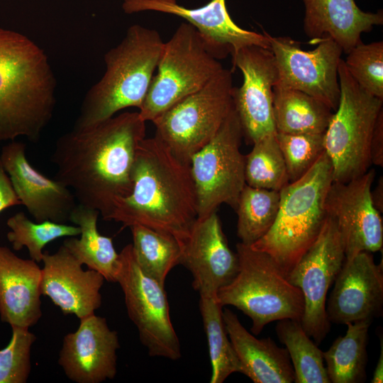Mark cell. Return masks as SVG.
<instances>
[{
  "label": "cell",
  "instance_id": "cell-17",
  "mask_svg": "<svg viewBox=\"0 0 383 383\" xmlns=\"http://www.w3.org/2000/svg\"><path fill=\"white\" fill-rule=\"evenodd\" d=\"M26 150L23 143L13 140L5 145L0 153V161L21 205L37 222L66 223L77 204L74 194L60 182L47 177L33 167Z\"/></svg>",
  "mask_w": 383,
  "mask_h": 383
},
{
  "label": "cell",
  "instance_id": "cell-3",
  "mask_svg": "<svg viewBox=\"0 0 383 383\" xmlns=\"http://www.w3.org/2000/svg\"><path fill=\"white\" fill-rule=\"evenodd\" d=\"M56 81L44 50L27 36L0 28V142L37 143L50 122Z\"/></svg>",
  "mask_w": 383,
  "mask_h": 383
},
{
  "label": "cell",
  "instance_id": "cell-23",
  "mask_svg": "<svg viewBox=\"0 0 383 383\" xmlns=\"http://www.w3.org/2000/svg\"><path fill=\"white\" fill-rule=\"evenodd\" d=\"M304 30L311 43L326 38L334 40L348 54L362 42L361 35L383 24L382 10L365 12L355 0H303Z\"/></svg>",
  "mask_w": 383,
  "mask_h": 383
},
{
  "label": "cell",
  "instance_id": "cell-9",
  "mask_svg": "<svg viewBox=\"0 0 383 383\" xmlns=\"http://www.w3.org/2000/svg\"><path fill=\"white\" fill-rule=\"evenodd\" d=\"M233 75L224 67L199 90L182 99L152 122L157 138L182 162L216 135L233 106Z\"/></svg>",
  "mask_w": 383,
  "mask_h": 383
},
{
  "label": "cell",
  "instance_id": "cell-37",
  "mask_svg": "<svg viewBox=\"0 0 383 383\" xmlns=\"http://www.w3.org/2000/svg\"><path fill=\"white\" fill-rule=\"evenodd\" d=\"M371 162L383 165V110L379 113L373 130L370 143Z\"/></svg>",
  "mask_w": 383,
  "mask_h": 383
},
{
  "label": "cell",
  "instance_id": "cell-4",
  "mask_svg": "<svg viewBox=\"0 0 383 383\" xmlns=\"http://www.w3.org/2000/svg\"><path fill=\"white\" fill-rule=\"evenodd\" d=\"M163 41L159 33L140 25L128 28L123 40L104 55L106 70L86 94L73 128L96 125L128 107H141Z\"/></svg>",
  "mask_w": 383,
  "mask_h": 383
},
{
  "label": "cell",
  "instance_id": "cell-27",
  "mask_svg": "<svg viewBox=\"0 0 383 383\" xmlns=\"http://www.w3.org/2000/svg\"><path fill=\"white\" fill-rule=\"evenodd\" d=\"M372 321L348 323L343 336L338 337L323 352L326 371L332 383H359L366 379L367 345Z\"/></svg>",
  "mask_w": 383,
  "mask_h": 383
},
{
  "label": "cell",
  "instance_id": "cell-5",
  "mask_svg": "<svg viewBox=\"0 0 383 383\" xmlns=\"http://www.w3.org/2000/svg\"><path fill=\"white\" fill-rule=\"evenodd\" d=\"M332 182V165L324 152L303 177L279 191L273 225L250 245L270 255L287 277L322 229L327 218L326 198Z\"/></svg>",
  "mask_w": 383,
  "mask_h": 383
},
{
  "label": "cell",
  "instance_id": "cell-12",
  "mask_svg": "<svg viewBox=\"0 0 383 383\" xmlns=\"http://www.w3.org/2000/svg\"><path fill=\"white\" fill-rule=\"evenodd\" d=\"M344 260L341 235L334 219L327 215L317 238L287 277L303 294L304 312L300 323L317 345L330 331L326 296Z\"/></svg>",
  "mask_w": 383,
  "mask_h": 383
},
{
  "label": "cell",
  "instance_id": "cell-26",
  "mask_svg": "<svg viewBox=\"0 0 383 383\" xmlns=\"http://www.w3.org/2000/svg\"><path fill=\"white\" fill-rule=\"evenodd\" d=\"M276 133H323L332 110L320 100L299 90L276 84L272 90Z\"/></svg>",
  "mask_w": 383,
  "mask_h": 383
},
{
  "label": "cell",
  "instance_id": "cell-10",
  "mask_svg": "<svg viewBox=\"0 0 383 383\" xmlns=\"http://www.w3.org/2000/svg\"><path fill=\"white\" fill-rule=\"evenodd\" d=\"M243 136L234 106L213 138L190 162L197 200V218L216 212L226 204L235 210L245 184V155L240 150Z\"/></svg>",
  "mask_w": 383,
  "mask_h": 383
},
{
  "label": "cell",
  "instance_id": "cell-30",
  "mask_svg": "<svg viewBox=\"0 0 383 383\" xmlns=\"http://www.w3.org/2000/svg\"><path fill=\"white\" fill-rule=\"evenodd\" d=\"M275 330L289 353L296 376L294 382L331 383L323 352L306 333L300 321L279 320Z\"/></svg>",
  "mask_w": 383,
  "mask_h": 383
},
{
  "label": "cell",
  "instance_id": "cell-7",
  "mask_svg": "<svg viewBox=\"0 0 383 383\" xmlns=\"http://www.w3.org/2000/svg\"><path fill=\"white\" fill-rule=\"evenodd\" d=\"M340 99L324 133V148L333 170V182H347L369 170L370 143L383 99L362 89L344 60L338 69Z\"/></svg>",
  "mask_w": 383,
  "mask_h": 383
},
{
  "label": "cell",
  "instance_id": "cell-8",
  "mask_svg": "<svg viewBox=\"0 0 383 383\" xmlns=\"http://www.w3.org/2000/svg\"><path fill=\"white\" fill-rule=\"evenodd\" d=\"M223 67L209 51L196 28L182 23L164 43L144 101L141 118L152 121L186 96L199 90Z\"/></svg>",
  "mask_w": 383,
  "mask_h": 383
},
{
  "label": "cell",
  "instance_id": "cell-34",
  "mask_svg": "<svg viewBox=\"0 0 383 383\" xmlns=\"http://www.w3.org/2000/svg\"><path fill=\"white\" fill-rule=\"evenodd\" d=\"M345 66L357 84L383 99V42H360L347 54Z\"/></svg>",
  "mask_w": 383,
  "mask_h": 383
},
{
  "label": "cell",
  "instance_id": "cell-24",
  "mask_svg": "<svg viewBox=\"0 0 383 383\" xmlns=\"http://www.w3.org/2000/svg\"><path fill=\"white\" fill-rule=\"evenodd\" d=\"M225 327L242 367L254 383H292L295 372L286 348L270 338L258 339L241 324L229 309L223 311Z\"/></svg>",
  "mask_w": 383,
  "mask_h": 383
},
{
  "label": "cell",
  "instance_id": "cell-36",
  "mask_svg": "<svg viewBox=\"0 0 383 383\" xmlns=\"http://www.w3.org/2000/svg\"><path fill=\"white\" fill-rule=\"evenodd\" d=\"M11 328L9 343L0 350V383H26L31 370L30 352L36 337L29 328Z\"/></svg>",
  "mask_w": 383,
  "mask_h": 383
},
{
  "label": "cell",
  "instance_id": "cell-1",
  "mask_svg": "<svg viewBox=\"0 0 383 383\" xmlns=\"http://www.w3.org/2000/svg\"><path fill=\"white\" fill-rule=\"evenodd\" d=\"M138 112H123L58 138L50 160L54 179L72 189L78 204L109 221L116 203L132 190L136 150L145 138Z\"/></svg>",
  "mask_w": 383,
  "mask_h": 383
},
{
  "label": "cell",
  "instance_id": "cell-18",
  "mask_svg": "<svg viewBox=\"0 0 383 383\" xmlns=\"http://www.w3.org/2000/svg\"><path fill=\"white\" fill-rule=\"evenodd\" d=\"M80 320L76 331L65 335L58 364L76 383H101L117 372L118 335L106 319L94 313Z\"/></svg>",
  "mask_w": 383,
  "mask_h": 383
},
{
  "label": "cell",
  "instance_id": "cell-15",
  "mask_svg": "<svg viewBox=\"0 0 383 383\" xmlns=\"http://www.w3.org/2000/svg\"><path fill=\"white\" fill-rule=\"evenodd\" d=\"M233 67L243 74V82L233 87V101L243 135L252 144L276 133L272 106V90L278 71L270 49L250 45L233 57Z\"/></svg>",
  "mask_w": 383,
  "mask_h": 383
},
{
  "label": "cell",
  "instance_id": "cell-40",
  "mask_svg": "<svg viewBox=\"0 0 383 383\" xmlns=\"http://www.w3.org/2000/svg\"><path fill=\"white\" fill-rule=\"evenodd\" d=\"M383 382V340L381 338V350L379 357L374 368L372 383H382Z\"/></svg>",
  "mask_w": 383,
  "mask_h": 383
},
{
  "label": "cell",
  "instance_id": "cell-14",
  "mask_svg": "<svg viewBox=\"0 0 383 383\" xmlns=\"http://www.w3.org/2000/svg\"><path fill=\"white\" fill-rule=\"evenodd\" d=\"M375 173L374 170H369L347 182H333L328 189L325 209L336 223L345 260L363 251L382 250V218L371 197Z\"/></svg>",
  "mask_w": 383,
  "mask_h": 383
},
{
  "label": "cell",
  "instance_id": "cell-33",
  "mask_svg": "<svg viewBox=\"0 0 383 383\" xmlns=\"http://www.w3.org/2000/svg\"><path fill=\"white\" fill-rule=\"evenodd\" d=\"M10 231L7 239L14 250L27 248L30 259L36 262H42L45 246L52 240L62 237L79 235L77 226L59 223L50 221L34 223L22 211L7 219Z\"/></svg>",
  "mask_w": 383,
  "mask_h": 383
},
{
  "label": "cell",
  "instance_id": "cell-35",
  "mask_svg": "<svg viewBox=\"0 0 383 383\" xmlns=\"http://www.w3.org/2000/svg\"><path fill=\"white\" fill-rule=\"evenodd\" d=\"M289 182L303 177L325 152L323 133H275Z\"/></svg>",
  "mask_w": 383,
  "mask_h": 383
},
{
  "label": "cell",
  "instance_id": "cell-39",
  "mask_svg": "<svg viewBox=\"0 0 383 383\" xmlns=\"http://www.w3.org/2000/svg\"><path fill=\"white\" fill-rule=\"evenodd\" d=\"M371 197L376 209L382 213L383 211V179L380 177L375 188L371 191Z\"/></svg>",
  "mask_w": 383,
  "mask_h": 383
},
{
  "label": "cell",
  "instance_id": "cell-6",
  "mask_svg": "<svg viewBox=\"0 0 383 383\" xmlns=\"http://www.w3.org/2000/svg\"><path fill=\"white\" fill-rule=\"evenodd\" d=\"M238 271L221 287L216 299L233 306L252 320L251 331L258 335L272 321L289 318L301 321L304 312L301 291L292 284L267 253L241 242L236 244Z\"/></svg>",
  "mask_w": 383,
  "mask_h": 383
},
{
  "label": "cell",
  "instance_id": "cell-38",
  "mask_svg": "<svg viewBox=\"0 0 383 383\" xmlns=\"http://www.w3.org/2000/svg\"><path fill=\"white\" fill-rule=\"evenodd\" d=\"M21 205L10 178L0 161V213L11 206Z\"/></svg>",
  "mask_w": 383,
  "mask_h": 383
},
{
  "label": "cell",
  "instance_id": "cell-22",
  "mask_svg": "<svg viewBox=\"0 0 383 383\" xmlns=\"http://www.w3.org/2000/svg\"><path fill=\"white\" fill-rule=\"evenodd\" d=\"M42 269L32 259L0 245V317L11 327L30 328L42 316Z\"/></svg>",
  "mask_w": 383,
  "mask_h": 383
},
{
  "label": "cell",
  "instance_id": "cell-25",
  "mask_svg": "<svg viewBox=\"0 0 383 383\" xmlns=\"http://www.w3.org/2000/svg\"><path fill=\"white\" fill-rule=\"evenodd\" d=\"M99 211L77 203L70 221L80 228V238L69 237L62 245L82 265L101 274L108 282H116L120 267L119 253L113 240L97 229Z\"/></svg>",
  "mask_w": 383,
  "mask_h": 383
},
{
  "label": "cell",
  "instance_id": "cell-31",
  "mask_svg": "<svg viewBox=\"0 0 383 383\" xmlns=\"http://www.w3.org/2000/svg\"><path fill=\"white\" fill-rule=\"evenodd\" d=\"M279 199V191L244 186L235 209L237 235L242 243L251 245L270 230L277 215Z\"/></svg>",
  "mask_w": 383,
  "mask_h": 383
},
{
  "label": "cell",
  "instance_id": "cell-28",
  "mask_svg": "<svg viewBox=\"0 0 383 383\" xmlns=\"http://www.w3.org/2000/svg\"><path fill=\"white\" fill-rule=\"evenodd\" d=\"M130 228L133 252L138 266L145 274L165 285L169 272L180 264V243L171 235L141 225Z\"/></svg>",
  "mask_w": 383,
  "mask_h": 383
},
{
  "label": "cell",
  "instance_id": "cell-11",
  "mask_svg": "<svg viewBox=\"0 0 383 383\" xmlns=\"http://www.w3.org/2000/svg\"><path fill=\"white\" fill-rule=\"evenodd\" d=\"M116 277L130 319L137 327L141 343L151 357L177 360L182 357L172 326L165 285L145 274L135 261L132 245L121 252Z\"/></svg>",
  "mask_w": 383,
  "mask_h": 383
},
{
  "label": "cell",
  "instance_id": "cell-19",
  "mask_svg": "<svg viewBox=\"0 0 383 383\" xmlns=\"http://www.w3.org/2000/svg\"><path fill=\"white\" fill-rule=\"evenodd\" d=\"M372 252L363 251L345 260L326 306L330 323L370 321L382 313L383 267Z\"/></svg>",
  "mask_w": 383,
  "mask_h": 383
},
{
  "label": "cell",
  "instance_id": "cell-13",
  "mask_svg": "<svg viewBox=\"0 0 383 383\" xmlns=\"http://www.w3.org/2000/svg\"><path fill=\"white\" fill-rule=\"evenodd\" d=\"M278 71L277 84L299 90L335 111L340 99L338 69L342 48L331 38L321 40L312 50H304L289 37L267 33Z\"/></svg>",
  "mask_w": 383,
  "mask_h": 383
},
{
  "label": "cell",
  "instance_id": "cell-2",
  "mask_svg": "<svg viewBox=\"0 0 383 383\" xmlns=\"http://www.w3.org/2000/svg\"><path fill=\"white\" fill-rule=\"evenodd\" d=\"M131 178V192L116 203L109 221L171 235L182 246L197 219L190 165L155 136L145 138L136 150Z\"/></svg>",
  "mask_w": 383,
  "mask_h": 383
},
{
  "label": "cell",
  "instance_id": "cell-32",
  "mask_svg": "<svg viewBox=\"0 0 383 383\" xmlns=\"http://www.w3.org/2000/svg\"><path fill=\"white\" fill-rule=\"evenodd\" d=\"M275 133L255 142L251 151L245 155L246 184L280 191L289 183L285 162Z\"/></svg>",
  "mask_w": 383,
  "mask_h": 383
},
{
  "label": "cell",
  "instance_id": "cell-29",
  "mask_svg": "<svg viewBox=\"0 0 383 383\" xmlns=\"http://www.w3.org/2000/svg\"><path fill=\"white\" fill-rule=\"evenodd\" d=\"M222 308L216 296H200L199 309L212 368L210 383H222L231 374L242 373L240 362L225 327Z\"/></svg>",
  "mask_w": 383,
  "mask_h": 383
},
{
  "label": "cell",
  "instance_id": "cell-20",
  "mask_svg": "<svg viewBox=\"0 0 383 383\" xmlns=\"http://www.w3.org/2000/svg\"><path fill=\"white\" fill-rule=\"evenodd\" d=\"M180 264L190 271L192 286L200 296H216L235 277L238 256L228 246L216 212L196 220L182 245Z\"/></svg>",
  "mask_w": 383,
  "mask_h": 383
},
{
  "label": "cell",
  "instance_id": "cell-41",
  "mask_svg": "<svg viewBox=\"0 0 383 383\" xmlns=\"http://www.w3.org/2000/svg\"><path fill=\"white\" fill-rule=\"evenodd\" d=\"M155 1H162V2H166V3H171V4H175V3H177V1H176V0H155Z\"/></svg>",
  "mask_w": 383,
  "mask_h": 383
},
{
  "label": "cell",
  "instance_id": "cell-16",
  "mask_svg": "<svg viewBox=\"0 0 383 383\" xmlns=\"http://www.w3.org/2000/svg\"><path fill=\"white\" fill-rule=\"evenodd\" d=\"M122 8L126 13L155 11L185 19L196 28L211 53L218 60L228 55L233 57L240 49L250 45L270 49L267 33L247 30L233 22L226 0H211L196 9L155 0H124Z\"/></svg>",
  "mask_w": 383,
  "mask_h": 383
},
{
  "label": "cell",
  "instance_id": "cell-21",
  "mask_svg": "<svg viewBox=\"0 0 383 383\" xmlns=\"http://www.w3.org/2000/svg\"><path fill=\"white\" fill-rule=\"evenodd\" d=\"M42 261L41 294L64 314H74L81 319L101 306L100 290L105 280L101 274L84 270L82 264L63 245L52 254L43 252Z\"/></svg>",
  "mask_w": 383,
  "mask_h": 383
}]
</instances>
